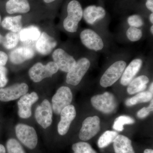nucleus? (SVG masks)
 I'll return each mask as SVG.
<instances>
[{
	"label": "nucleus",
	"mask_w": 153,
	"mask_h": 153,
	"mask_svg": "<svg viewBox=\"0 0 153 153\" xmlns=\"http://www.w3.org/2000/svg\"><path fill=\"white\" fill-rule=\"evenodd\" d=\"M67 10L68 15L63 21V27L69 33H76L83 17L82 6L78 1L72 0L68 3Z\"/></svg>",
	"instance_id": "1"
},
{
	"label": "nucleus",
	"mask_w": 153,
	"mask_h": 153,
	"mask_svg": "<svg viewBox=\"0 0 153 153\" xmlns=\"http://www.w3.org/2000/svg\"><path fill=\"white\" fill-rule=\"evenodd\" d=\"M59 70L57 64L51 61L46 65L38 62L34 64L29 71V76L33 82H41L45 78L51 77Z\"/></svg>",
	"instance_id": "2"
},
{
	"label": "nucleus",
	"mask_w": 153,
	"mask_h": 153,
	"mask_svg": "<svg viewBox=\"0 0 153 153\" xmlns=\"http://www.w3.org/2000/svg\"><path fill=\"white\" fill-rule=\"evenodd\" d=\"M124 60L116 61L107 69L100 78V83L102 87H109L120 78L126 66Z\"/></svg>",
	"instance_id": "3"
},
{
	"label": "nucleus",
	"mask_w": 153,
	"mask_h": 153,
	"mask_svg": "<svg viewBox=\"0 0 153 153\" xmlns=\"http://www.w3.org/2000/svg\"><path fill=\"white\" fill-rule=\"evenodd\" d=\"M91 101L95 109L105 114L114 112L117 107V102L114 96L108 92L92 97Z\"/></svg>",
	"instance_id": "4"
},
{
	"label": "nucleus",
	"mask_w": 153,
	"mask_h": 153,
	"mask_svg": "<svg viewBox=\"0 0 153 153\" xmlns=\"http://www.w3.org/2000/svg\"><path fill=\"white\" fill-rule=\"evenodd\" d=\"M17 138L27 147L33 149L38 144L37 133L33 127L24 124H19L16 127Z\"/></svg>",
	"instance_id": "5"
},
{
	"label": "nucleus",
	"mask_w": 153,
	"mask_h": 153,
	"mask_svg": "<svg viewBox=\"0 0 153 153\" xmlns=\"http://www.w3.org/2000/svg\"><path fill=\"white\" fill-rule=\"evenodd\" d=\"M90 60L86 57H82L76 61L75 66L70 70L66 77L67 84L76 85L81 82L83 76L90 68Z\"/></svg>",
	"instance_id": "6"
},
{
	"label": "nucleus",
	"mask_w": 153,
	"mask_h": 153,
	"mask_svg": "<svg viewBox=\"0 0 153 153\" xmlns=\"http://www.w3.org/2000/svg\"><path fill=\"white\" fill-rule=\"evenodd\" d=\"M72 98V92L69 87L59 88L52 98V107L54 112L56 114H60L64 108L71 104Z\"/></svg>",
	"instance_id": "7"
},
{
	"label": "nucleus",
	"mask_w": 153,
	"mask_h": 153,
	"mask_svg": "<svg viewBox=\"0 0 153 153\" xmlns=\"http://www.w3.org/2000/svg\"><path fill=\"white\" fill-rule=\"evenodd\" d=\"M79 37L82 44L90 50L97 52L102 50L104 47V43L101 37L91 29L82 30Z\"/></svg>",
	"instance_id": "8"
},
{
	"label": "nucleus",
	"mask_w": 153,
	"mask_h": 153,
	"mask_svg": "<svg viewBox=\"0 0 153 153\" xmlns=\"http://www.w3.org/2000/svg\"><path fill=\"white\" fill-rule=\"evenodd\" d=\"M100 128V119L98 117L95 116L86 118L82 123L79 138L85 141L91 139L98 133Z\"/></svg>",
	"instance_id": "9"
},
{
	"label": "nucleus",
	"mask_w": 153,
	"mask_h": 153,
	"mask_svg": "<svg viewBox=\"0 0 153 153\" xmlns=\"http://www.w3.org/2000/svg\"><path fill=\"white\" fill-rule=\"evenodd\" d=\"M29 86L26 83H16L9 87L0 88V100L9 102L18 99L27 93Z\"/></svg>",
	"instance_id": "10"
},
{
	"label": "nucleus",
	"mask_w": 153,
	"mask_h": 153,
	"mask_svg": "<svg viewBox=\"0 0 153 153\" xmlns=\"http://www.w3.org/2000/svg\"><path fill=\"white\" fill-rule=\"evenodd\" d=\"M35 117L37 123L44 129L51 125L52 122V109L50 102L45 99L36 108Z\"/></svg>",
	"instance_id": "11"
},
{
	"label": "nucleus",
	"mask_w": 153,
	"mask_h": 153,
	"mask_svg": "<svg viewBox=\"0 0 153 153\" xmlns=\"http://www.w3.org/2000/svg\"><path fill=\"white\" fill-rule=\"evenodd\" d=\"M52 58L59 69L67 73L75 66L76 62L73 56L60 48L56 49L53 52Z\"/></svg>",
	"instance_id": "12"
},
{
	"label": "nucleus",
	"mask_w": 153,
	"mask_h": 153,
	"mask_svg": "<svg viewBox=\"0 0 153 153\" xmlns=\"http://www.w3.org/2000/svg\"><path fill=\"white\" fill-rule=\"evenodd\" d=\"M38 94L36 92L27 93L21 97L18 102L19 116L23 119L30 117L32 115V105L38 101Z\"/></svg>",
	"instance_id": "13"
},
{
	"label": "nucleus",
	"mask_w": 153,
	"mask_h": 153,
	"mask_svg": "<svg viewBox=\"0 0 153 153\" xmlns=\"http://www.w3.org/2000/svg\"><path fill=\"white\" fill-rule=\"evenodd\" d=\"M60 120L57 126V131L60 135H64L68 132L70 125L76 116L75 107L69 105L64 108L60 113Z\"/></svg>",
	"instance_id": "14"
},
{
	"label": "nucleus",
	"mask_w": 153,
	"mask_h": 153,
	"mask_svg": "<svg viewBox=\"0 0 153 153\" xmlns=\"http://www.w3.org/2000/svg\"><path fill=\"white\" fill-rule=\"evenodd\" d=\"M57 45V41L53 37L46 32H43L36 42V49L40 54L47 55L51 53Z\"/></svg>",
	"instance_id": "15"
},
{
	"label": "nucleus",
	"mask_w": 153,
	"mask_h": 153,
	"mask_svg": "<svg viewBox=\"0 0 153 153\" xmlns=\"http://www.w3.org/2000/svg\"><path fill=\"white\" fill-rule=\"evenodd\" d=\"M142 65L143 60L140 58H136L132 60L121 76V84L123 86L128 85L140 71Z\"/></svg>",
	"instance_id": "16"
},
{
	"label": "nucleus",
	"mask_w": 153,
	"mask_h": 153,
	"mask_svg": "<svg viewBox=\"0 0 153 153\" xmlns=\"http://www.w3.org/2000/svg\"><path fill=\"white\" fill-rule=\"evenodd\" d=\"M35 55V52L32 48L27 47H18L11 52L10 60L15 64H20L32 59Z\"/></svg>",
	"instance_id": "17"
},
{
	"label": "nucleus",
	"mask_w": 153,
	"mask_h": 153,
	"mask_svg": "<svg viewBox=\"0 0 153 153\" xmlns=\"http://www.w3.org/2000/svg\"><path fill=\"white\" fill-rule=\"evenodd\" d=\"M105 15L106 12L102 7L91 5L84 9L82 17L88 24L93 25L97 21L104 19Z\"/></svg>",
	"instance_id": "18"
},
{
	"label": "nucleus",
	"mask_w": 153,
	"mask_h": 153,
	"mask_svg": "<svg viewBox=\"0 0 153 153\" xmlns=\"http://www.w3.org/2000/svg\"><path fill=\"white\" fill-rule=\"evenodd\" d=\"M6 10L9 14L26 13L30 11L28 0H9L6 4Z\"/></svg>",
	"instance_id": "19"
},
{
	"label": "nucleus",
	"mask_w": 153,
	"mask_h": 153,
	"mask_svg": "<svg viewBox=\"0 0 153 153\" xmlns=\"http://www.w3.org/2000/svg\"><path fill=\"white\" fill-rule=\"evenodd\" d=\"M113 147L115 153H135L131 140L123 135H118L115 138Z\"/></svg>",
	"instance_id": "20"
},
{
	"label": "nucleus",
	"mask_w": 153,
	"mask_h": 153,
	"mask_svg": "<svg viewBox=\"0 0 153 153\" xmlns=\"http://www.w3.org/2000/svg\"><path fill=\"white\" fill-rule=\"evenodd\" d=\"M149 81V78L145 75H141L133 79L128 86V93L129 94H134L143 91L146 88Z\"/></svg>",
	"instance_id": "21"
},
{
	"label": "nucleus",
	"mask_w": 153,
	"mask_h": 153,
	"mask_svg": "<svg viewBox=\"0 0 153 153\" xmlns=\"http://www.w3.org/2000/svg\"><path fill=\"white\" fill-rule=\"evenodd\" d=\"M41 34V31L38 27L30 26L21 30L19 37L22 42H30L37 41Z\"/></svg>",
	"instance_id": "22"
},
{
	"label": "nucleus",
	"mask_w": 153,
	"mask_h": 153,
	"mask_svg": "<svg viewBox=\"0 0 153 153\" xmlns=\"http://www.w3.org/2000/svg\"><path fill=\"white\" fill-rule=\"evenodd\" d=\"M22 16L6 17L2 22V27L13 33L19 32L22 27Z\"/></svg>",
	"instance_id": "23"
},
{
	"label": "nucleus",
	"mask_w": 153,
	"mask_h": 153,
	"mask_svg": "<svg viewBox=\"0 0 153 153\" xmlns=\"http://www.w3.org/2000/svg\"><path fill=\"white\" fill-rule=\"evenodd\" d=\"M153 98V94L149 91L140 92L131 98L128 99L126 101V105L131 106L137 103L146 102L150 101Z\"/></svg>",
	"instance_id": "24"
},
{
	"label": "nucleus",
	"mask_w": 153,
	"mask_h": 153,
	"mask_svg": "<svg viewBox=\"0 0 153 153\" xmlns=\"http://www.w3.org/2000/svg\"><path fill=\"white\" fill-rule=\"evenodd\" d=\"M118 135L117 132L112 131H107L99 138L97 142L99 147L100 149L106 147L113 142L115 138Z\"/></svg>",
	"instance_id": "25"
},
{
	"label": "nucleus",
	"mask_w": 153,
	"mask_h": 153,
	"mask_svg": "<svg viewBox=\"0 0 153 153\" xmlns=\"http://www.w3.org/2000/svg\"><path fill=\"white\" fill-rule=\"evenodd\" d=\"M19 36L17 33L9 32L4 38L3 42L4 47L7 49H13L19 43Z\"/></svg>",
	"instance_id": "26"
},
{
	"label": "nucleus",
	"mask_w": 153,
	"mask_h": 153,
	"mask_svg": "<svg viewBox=\"0 0 153 153\" xmlns=\"http://www.w3.org/2000/svg\"><path fill=\"white\" fill-rule=\"evenodd\" d=\"M134 119L128 116H120L116 119L113 126V128L118 131L123 130L124 125L132 124L134 123Z\"/></svg>",
	"instance_id": "27"
},
{
	"label": "nucleus",
	"mask_w": 153,
	"mask_h": 153,
	"mask_svg": "<svg viewBox=\"0 0 153 153\" xmlns=\"http://www.w3.org/2000/svg\"><path fill=\"white\" fill-rule=\"evenodd\" d=\"M74 153H97L88 143L80 142L72 145Z\"/></svg>",
	"instance_id": "28"
},
{
	"label": "nucleus",
	"mask_w": 153,
	"mask_h": 153,
	"mask_svg": "<svg viewBox=\"0 0 153 153\" xmlns=\"http://www.w3.org/2000/svg\"><path fill=\"white\" fill-rule=\"evenodd\" d=\"M6 146L8 153H26L21 144L15 139L8 140Z\"/></svg>",
	"instance_id": "29"
},
{
	"label": "nucleus",
	"mask_w": 153,
	"mask_h": 153,
	"mask_svg": "<svg viewBox=\"0 0 153 153\" xmlns=\"http://www.w3.org/2000/svg\"><path fill=\"white\" fill-rule=\"evenodd\" d=\"M126 35L129 41L136 42L139 41L143 36V32L139 28L130 27L127 29Z\"/></svg>",
	"instance_id": "30"
},
{
	"label": "nucleus",
	"mask_w": 153,
	"mask_h": 153,
	"mask_svg": "<svg viewBox=\"0 0 153 153\" xmlns=\"http://www.w3.org/2000/svg\"><path fill=\"white\" fill-rule=\"evenodd\" d=\"M127 22L130 27L140 28L144 25V22L142 17L138 15H133L129 16Z\"/></svg>",
	"instance_id": "31"
},
{
	"label": "nucleus",
	"mask_w": 153,
	"mask_h": 153,
	"mask_svg": "<svg viewBox=\"0 0 153 153\" xmlns=\"http://www.w3.org/2000/svg\"><path fill=\"white\" fill-rule=\"evenodd\" d=\"M7 69L5 67L0 65V88L4 87L7 83L8 80L7 77Z\"/></svg>",
	"instance_id": "32"
},
{
	"label": "nucleus",
	"mask_w": 153,
	"mask_h": 153,
	"mask_svg": "<svg viewBox=\"0 0 153 153\" xmlns=\"http://www.w3.org/2000/svg\"><path fill=\"white\" fill-rule=\"evenodd\" d=\"M153 99L151 100L150 104L148 107H144L140 110L137 113V116L140 118H144L149 115L153 110Z\"/></svg>",
	"instance_id": "33"
},
{
	"label": "nucleus",
	"mask_w": 153,
	"mask_h": 153,
	"mask_svg": "<svg viewBox=\"0 0 153 153\" xmlns=\"http://www.w3.org/2000/svg\"><path fill=\"white\" fill-rule=\"evenodd\" d=\"M8 57L5 52L0 51V65L4 66L8 61Z\"/></svg>",
	"instance_id": "34"
},
{
	"label": "nucleus",
	"mask_w": 153,
	"mask_h": 153,
	"mask_svg": "<svg viewBox=\"0 0 153 153\" xmlns=\"http://www.w3.org/2000/svg\"><path fill=\"white\" fill-rule=\"evenodd\" d=\"M146 7L151 12H153V0H147L146 4Z\"/></svg>",
	"instance_id": "35"
},
{
	"label": "nucleus",
	"mask_w": 153,
	"mask_h": 153,
	"mask_svg": "<svg viewBox=\"0 0 153 153\" xmlns=\"http://www.w3.org/2000/svg\"><path fill=\"white\" fill-rule=\"evenodd\" d=\"M6 149L3 145L0 144V153H6Z\"/></svg>",
	"instance_id": "36"
},
{
	"label": "nucleus",
	"mask_w": 153,
	"mask_h": 153,
	"mask_svg": "<svg viewBox=\"0 0 153 153\" xmlns=\"http://www.w3.org/2000/svg\"><path fill=\"white\" fill-rule=\"evenodd\" d=\"M144 153H153V150L151 149H146L144 152Z\"/></svg>",
	"instance_id": "37"
},
{
	"label": "nucleus",
	"mask_w": 153,
	"mask_h": 153,
	"mask_svg": "<svg viewBox=\"0 0 153 153\" xmlns=\"http://www.w3.org/2000/svg\"><path fill=\"white\" fill-rule=\"evenodd\" d=\"M150 22L151 24H153V13H152L150 15L149 17Z\"/></svg>",
	"instance_id": "38"
},
{
	"label": "nucleus",
	"mask_w": 153,
	"mask_h": 153,
	"mask_svg": "<svg viewBox=\"0 0 153 153\" xmlns=\"http://www.w3.org/2000/svg\"><path fill=\"white\" fill-rule=\"evenodd\" d=\"M153 82H152L151 83L150 86L149 88V91L151 93L153 94Z\"/></svg>",
	"instance_id": "39"
},
{
	"label": "nucleus",
	"mask_w": 153,
	"mask_h": 153,
	"mask_svg": "<svg viewBox=\"0 0 153 153\" xmlns=\"http://www.w3.org/2000/svg\"><path fill=\"white\" fill-rule=\"evenodd\" d=\"M56 1V0H44V2L46 3H50L54 1Z\"/></svg>",
	"instance_id": "40"
},
{
	"label": "nucleus",
	"mask_w": 153,
	"mask_h": 153,
	"mask_svg": "<svg viewBox=\"0 0 153 153\" xmlns=\"http://www.w3.org/2000/svg\"><path fill=\"white\" fill-rule=\"evenodd\" d=\"M4 37L0 34V44L3 43V41H4Z\"/></svg>",
	"instance_id": "41"
},
{
	"label": "nucleus",
	"mask_w": 153,
	"mask_h": 153,
	"mask_svg": "<svg viewBox=\"0 0 153 153\" xmlns=\"http://www.w3.org/2000/svg\"><path fill=\"white\" fill-rule=\"evenodd\" d=\"M150 32L151 34H152V35H153V25H152V26H151V27H150Z\"/></svg>",
	"instance_id": "42"
},
{
	"label": "nucleus",
	"mask_w": 153,
	"mask_h": 153,
	"mask_svg": "<svg viewBox=\"0 0 153 153\" xmlns=\"http://www.w3.org/2000/svg\"><path fill=\"white\" fill-rule=\"evenodd\" d=\"M1 16H0V23H1Z\"/></svg>",
	"instance_id": "43"
}]
</instances>
